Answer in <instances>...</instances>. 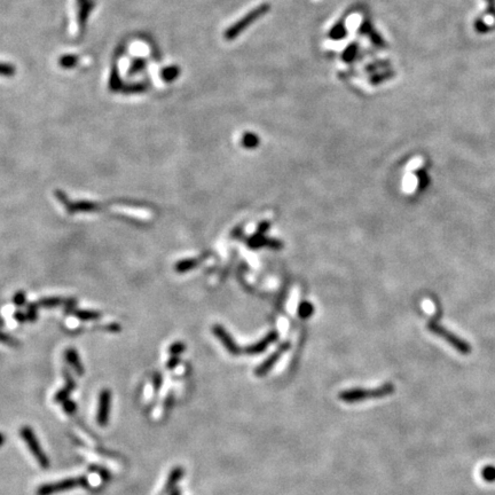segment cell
I'll use <instances>...</instances> for the list:
<instances>
[{
	"label": "cell",
	"instance_id": "17",
	"mask_svg": "<svg viewBox=\"0 0 495 495\" xmlns=\"http://www.w3.org/2000/svg\"><path fill=\"white\" fill-rule=\"evenodd\" d=\"M346 35H347V30L343 21L336 23V25L330 29L329 34H328L329 38L332 39V41H342V39L346 37Z\"/></svg>",
	"mask_w": 495,
	"mask_h": 495
},
{
	"label": "cell",
	"instance_id": "7",
	"mask_svg": "<svg viewBox=\"0 0 495 495\" xmlns=\"http://www.w3.org/2000/svg\"><path fill=\"white\" fill-rule=\"evenodd\" d=\"M289 348H290V343L289 342H284V343L281 344L278 350H276L275 352H273V353L269 355L267 359H265L264 361L256 368V370H255L256 376H258V377H263V376L267 375L269 371L272 370V368L275 366V363L279 361L281 355H282L283 353H286Z\"/></svg>",
	"mask_w": 495,
	"mask_h": 495
},
{
	"label": "cell",
	"instance_id": "24",
	"mask_svg": "<svg viewBox=\"0 0 495 495\" xmlns=\"http://www.w3.org/2000/svg\"><path fill=\"white\" fill-rule=\"evenodd\" d=\"M63 303H65V300L61 299L60 297H46V298L39 300L38 305L43 307L51 308V307H57L59 305H62Z\"/></svg>",
	"mask_w": 495,
	"mask_h": 495
},
{
	"label": "cell",
	"instance_id": "41",
	"mask_svg": "<svg viewBox=\"0 0 495 495\" xmlns=\"http://www.w3.org/2000/svg\"><path fill=\"white\" fill-rule=\"evenodd\" d=\"M14 319L20 323H25V322H27V320H28L26 313H23L21 311H17L14 313Z\"/></svg>",
	"mask_w": 495,
	"mask_h": 495
},
{
	"label": "cell",
	"instance_id": "23",
	"mask_svg": "<svg viewBox=\"0 0 495 495\" xmlns=\"http://www.w3.org/2000/svg\"><path fill=\"white\" fill-rule=\"evenodd\" d=\"M146 67H147V62H146L145 59H142V58L134 59L132 63H131L129 70H128V75L129 76H134V75H137L138 73H140V71L144 70Z\"/></svg>",
	"mask_w": 495,
	"mask_h": 495
},
{
	"label": "cell",
	"instance_id": "19",
	"mask_svg": "<svg viewBox=\"0 0 495 495\" xmlns=\"http://www.w3.org/2000/svg\"><path fill=\"white\" fill-rule=\"evenodd\" d=\"M73 314L75 316H77L79 320H83V321H93V320L100 319L102 314L98 311H87V310H75L73 311Z\"/></svg>",
	"mask_w": 495,
	"mask_h": 495
},
{
	"label": "cell",
	"instance_id": "15",
	"mask_svg": "<svg viewBox=\"0 0 495 495\" xmlns=\"http://www.w3.org/2000/svg\"><path fill=\"white\" fill-rule=\"evenodd\" d=\"M149 84L146 81L132 83V84H124L122 89V92L124 94H138L145 92L148 89Z\"/></svg>",
	"mask_w": 495,
	"mask_h": 495
},
{
	"label": "cell",
	"instance_id": "27",
	"mask_svg": "<svg viewBox=\"0 0 495 495\" xmlns=\"http://www.w3.org/2000/svg\"><path fill=\"white\" fill-rule=\"evenodd\" d=\"M73 391H74L73 387H70L68 385H65L61 390H59L57 392V394L54 395V401L58 402V403H62L63 401H66L67 399H69V395Z\"/></svg>",
	"mask_w": 495,
	"mask_h": 495
},
{
	"label": "cell",
	"instance_id": "14",
	"mask_svg": "<svg viewBox=\"0 0 495 495\" xmlns=\"http://www.w3.org/2000/svg\"><path fill=\"white\" fill-rule=\"evenodd\" d=\"M184 474H185V470L181 468V466H176V468H173L171 470V472L169 473L168 480L165 482V487H164L165 492H171L172 489L176 488L177 484L180 481V479L184 477Z\"/></svg>",
	"mask_w": 495,
	"mask_h": 495
},
{
	"label": "cell",
	"instance_id": "39",
	"mask_svg": "<svg viewBox=\"0 0 495 495\" xmlns=\"http://www.w3.org/2000/svg\"><path fill=\"white\" fill-rule=\"evenodd\" d=\"M162 383H163V377H162V374L161 373H155L153 376V385H154V390H155L156 392L161 389V386H162Z\"/></svg>",
	"mask_w": 495,
	"mask_h": 495
},
{
	"label": "cell",
	"instance_id": "44",
	"mask_svg": "<svg viewBox=\"0 0 495 495\" xmlns=\"http://www.w3.org/2000/svg\"><path fill=\"white\" fill-rule=\"evenodd\" d=\"M6 441V438H5V435H4L2 432H0V447H2L4 443H5Z\"/></svg>",
	"mask_w": 495,
	"mask_h": 495
},
{
	"label": "cell",
	"instance_id": "21",
	"mask_svg": "<svg viewBox=\"0 0 495 495\" xmlns=\"http://www.w3.org/2000/svg\"><path fill=\"white\" fill-rule=\"evenodd\" d=\"M259 145V137L252 132H247L242 137V146L248 149H255Z\"/></svg>",
	"mask_w": 495,
	"mask_h": 495
},
{
	"label": "cell",
	"instance_id": "3",
	"mask_svg": "<svg viewBox=\"0 0 495 495\" xmlns=\"http://www.w3.org/2000/svg\"><path fill=\"white\" fill-rule=\"evenodd\" d=\"M427 329H429L431 332H433L434 335H437L439 337L445 339L447 343H449L450 345H452L455 350L460 352V353L462 354L471 353L470 344L458 337V336L453 334L452 331L446 329L445 327H442L435 318H431L429 320V322H427Z\"/></svg>",
	"mask_w": 495,
	"mask_h": 495
},
{
	"label": "cell",
	"instance_id": "43",
	"mask_svg": "<svg viewBox=\"0 0 495 495\" xmlns=\"http://www.w3.org/2000/svg\"><path fill=\"white\" fill-rule=\"evenodd\" d=\"M170 495H181V490L179 488H178V487H176V488L171 490V493H170Z\"/></svg>",
	"mask_w": 495,
	"mask_h": 495
},
{
	"label": "cell",
	"instance_id": "12",
	"mask_svg": "<svg viewBox=\"0 0 495 495\" xmlns=\"http://www.w3.org/2000/svg\"><path fill=\"white\" fill-rule=\"evenodd\" d=\"M78 4V25L81 30H84L87 19L91 11L93 10L94 3L92 0H77Z\"/></svg>",
	"mask_w": 495,
	"mask_h": 495
},
{
	"label": "cell",
	"instance_id": "18",
	"mask_svg": "<svg viewBox=\"0 0 495 495\" xmlns=\"http://www.w3.org/2000/svg\"><path fill=\"white\" fill-rule=\"evenodd\" d=\"M180 75V68L178 66H170L161 70V78L165 83L176 81Z\"/></svg>",
	"mask_w": 495,
	"mask_h": 495
},
{
	"label": "cell",
	"instance_id": "13",
	"mask_svg": "<svg viewBox=\"0 0 495 495\" xmlns=\"http://www.w3.org/2000/svg\"><path fill=\"white\" fill-rule=\"evenodd\" d=\"M205 258H207V257L200 256V258H187V259H183V260L178 261V263L176 264V267H174V269H176L177 273L189 272V271H192V269L196 268L197 266H199L201 261H203Z\"/></svg>",
	"mask_w": 495,
	"mask_h": 495
},
{
	"label": "cell",
	"instance_id": "30",
	"mask_svg": "<svg viewBox=\"0 0 495 495\" xmlns=\"http://www.w3.org/2000/svg\"><path fill=\"white\" fill-rule=\"evenodd\" d=\"M368 37H369L370 42L373 43L376 47H379V49H384V47L386 46V43L384 42V39L377 33H376V31L374 29L371 30V33L369 35H368Z\"/></svg>",
	"mask_w": 495,
	"mask_h": 495
},
{
	"label": "cell",
	"instance_id": "32",
	"mask_svg": "<svg viewBox=\"0 0 495 495\" xmlns=\"http://www.w3.org/2000/svg\"><path fill=\"white\" fill-rule=\"evenodd\" d=\"M481 476L484 478V480L492 482L495 481V466L493 465H487L481 471Z\"/></svg>",
	"mask_w": 495,
	"mask_h": 495
},
{
	"label": "cell",
	"instance_id": "20",
	"mask_svg": "<svg viewBox=\"0 0 495 495\" xmlns=\"http://www.w3.org/2000/svg\"><path fill=\"white\" fill-rule=\"evenodd\" d=\"M358 51H359V45L356 43H352L348 45L345 50H344V52L342 54V59H343V61L344 62H347V63H350L352 61H354L355 60V58H356V55H358Z\"/></svg>",
	"mask_w": 495,
	"mask_h": 495
},
{
	"label": "cell",
	"instance_id": "28",
	"mask_svg": "<svg viewBox=\"0 0 495 495\" xmlns=\"http://www.w3.org/2000/svg\"><path fill=\"white\" fill-rule=\"evenodd\" d=\"M15 73H17V69H15V67L13 65H11V63L0 62V76L13 77Z\"/></svg>",
	"mask_w": 495,
	"mask_h": 495
},
{
	"label": "cell",
	"instance_id": "9",
	"mask_svg": "<svg viewBox=\"0 0 495 495\" xmlns=\"http://www.w3.org/2000/svg\"><path fill=\"white\" fill-rule=\"evenodd\" d=\"M247 243L251 249H259L260 247H265L266 245V247L274 249V250H280L283 245L281 241L275 239H268V237H265L264 234H258V233L249 237Z\"/></svg>",
	"mask_w": 495,
	"mask_h": 495
},
{
	"label": "cell",
	"instance_id": "11",
	"mask_svg": "<svg viewBox=\"0 0 495 495\" xmlns=\"http://www.w3.org/2000/svg\"><path fill=\"white\" fill-rule=\"evenodd\" d=\"M65 356H66L67 362H68L69 366L73 368L75 371H76V374L78 376L84 375V373H85L84 365H83L82 361H81V358H79V354H78V352L76 351V348H74V347L67 348L66 352H65Z\"/></svg>",
	"mask_w": 495,
	"mask_h": 495
},
{
	"label": "cell",
	"instance_id": "25",
	"mask_svg": "<svg viewBox=\"0 0 495 495\" xmlns=\"http://www.w3.org/2000/svg\"><path fill=\"white\" fill-rule=\"evenodd\" d=\"M314 312V306L310 302H302L298 306V315L302 319H308L313 315Z\"/></svg>",
	"mask_w": 495,
	"mask_h": 495
},
{
	"label": "cell",
	"instance_id": "38",
	"mask_svg": "<svg viewBox=\"0 0 495 495\" xmlns=\"http://www.w3.org/2000/svg\"><path fill=\"white\" fill-rule=\"evenodd\" d=\"M13 302L15 305H18V306H23L27 302L25 291H18L13 297Z\"/></svg>",
	"mask_w": 495,
	"mask_h": 495
},
{
	"label": "cell",
	"instance_id": "40",
	"mask_svg": "<svg viewBox=\"0 0 495 495\" xmlns=\"http://www.w3.org/2000/svg\"><path fill=\"white\" fill-rule=\"evenodd\" d=\"M179 362H180V358H179V355H171V358H170L168 360V362H166V367H168V369H174L178 365H179Z\"/></svg>",
	"mask_w": 495,
	"mask_h": 495
},
{
	"label": "cell",
	"instance_id": "29",
	"mask_svg": "<svg viewBox=\"0 0 495 495\" xmlns=\"http://www.w3.org/2000/svg\"><path fill=\"white\" fill-rule=\"evenodd\" d=\"M38 306H39L38 303H33V304H30L29 306H28V312L26 313L28 321L35 322L36 320H37V318H38Z\"/></svg>",
	"mask_w": 495,
	"mask_h": 495
},
{
	"label": "cell",
	"instance_id": "26",
	"mask_svg": "<svg viewBox=\"0 0 495 495\" xmlns=\"http://www.w3.org/2000/svg\"><path fill=\"white\" fill-rule=\"evenodd\" d=\"M392 76H393V73H392V71L376 73V74H373V76L370 77L369 82H370L371 85H378V84H381V83H383L384 81H387V79L392 78Z\"/></svg>",
	"mask_w": 495,
	"mask_h": 495
},
{
	"label": "cell",
	"instance_id": "5",
	"mask_svg": "<svg viewBox=\"0 0 495 495\" xmlns=\"http://www.w3.org/2000/svg\"><path fill=\"white\" fill-rule=\"evenodd\" d=\"M20 434H21L23 441L26 442V445L28 446V448H29L31 454L34 455L36 461L38 462V464L41 465L43 469L49 468L50 458L46 455V453L44 452L41 442L38 441V438L36 437L34 430L31 429L30 426H23L22 429L20 430Z\"/></svg>",
	"mask_w": 495,
	"mask_h": 495
},
{
	"label": "cell",
	"instance_id": "8",
	"mask_svg": "<svg viewBox=\"0 0 495 495\" xmlns=\"http://www.w3.org/2000/svg\"><path fill=\"white\" fill-rule=\"evenodd\" d=\"M212 331H213V334H215L216 337L219 339L221 343H223V345L229 352V353L233 354V355H239V354L242 353L243 352L242 348L237 345V344L235 343V340L233 339L232 336L228 334L227 330L225 329L223 326H220V324H216V326H213Z\"/></svg>",
	"mask_w": 495,
	"mask_h": 495
},
{
	"label": "cell",
	"instance_id": "2",
	"mask_svg": "<svg viewBox=\"0 0 495 495\" xmlns=\"http://www.w3.org/2000/svg\"><path fill=\"white\" fill-rule=\"evenodd\" d=\"M269 10H271V6L269 4H261V5L257 6L256 9H253L252 11L249 12L247 15L240 20V21L235 22L232 27H229L228 29L225 31L224 37L226 41H234L235 38L239 37V35H241L243 31L247 29L248 27H250L252 23H255L257 20H259L261 17H264L265 14H267Z\"/></svg>",
	"mask_w": 495,
	"mask_h": 495
},
{
	"label": "cell",
	"instance_id": "6",
	"mask_svg": "<svg viewBox=\"0 0 495 495\" xmlns=\"http://www.w3.org/2000/svg\"><path fill=\"white\" fill-rule=\"evenodd\" d=\"M112 391L104 389L99 394L98 410H97V422L100 426H107L109 423L110 410H112Z\"/></svg>",
	"mask_w": 495,
	"mask_h": 495
},
{
	"label": "cell",
	"instance_id": "4",
	"mask_svg": "<svg viewBox=\"0 0 495 495\" xmlns=\"http://www.w3.org/2000/svg\"><path fill=\"white\" fill-rule=\"evenodd\" d=\"M89 486V479L84 476L67 478L62 480L49 482V484H44L41 487H38L37 495H54L61 492H67V490L78 488V487H86Z\"/></svg>",
	"mask_w": 495,
	"mask_h": 495
},
{
	"label": "cell",
	"instance_id": "16",
	"mask_svg": "<svg viewBox=\"0 0 495 495\" xmlns=\"http://www.w3.org/2000/svg\"><path fill=\"white\" fill-rule=\"evenodd\" d=\"M123 84L121 76H120V71H118L117 67L114 66L112 69V73H110V78H109V90L113 91V92H118V91H122Z\"/></svg>",
	"mask_w": 495,
	"mask_h": 495
},
{
	"label": "cell",
	"instance_id": "34",
	"mask_svg": "<svg viewBox=\"0 0 495 495\" xmlns=\"http://www.w3.org/2000/svg\"><path fill=\"white\" fill-rule=\"evenodd\" d=\"M62 406H63V410H65L66 413L69 414V415L75 414V413H76V410H77L76 402L73 401V400H70V399H67L66 401H63L62 402Z\"/></svg>",
	"mask_w": 495,
	"mask_h": 495
},
{
	"label": "cell",
	"instance_id": "10",
	"mask_svg": "<svg viewBox=\"0 0 495 495\" xmlns=\"http://www.w3.org/2000/svg\"><path fill=\"white\" fill-rule=\"evenodd\" d=\"M279 338V334L276 331H271V332H268L267 336H265V337L263 339H260L259 342H257L255 344H252V345L250 346H248V347H245L244 348V352L245 353H248V354H250V355H253V354H260V353H263V352L266 350V348L271 345L272 343H274L278 340Z\"/></svg>",
	"mask_w": 495,
	"mask_h": 495
},
{
	"label": "cell",
	"instance_id": "42",
	"mask_svg": "<svg viewBox=\"0 0 495 495\" xmlns=\"http://www.w3.org/2000/svg\"><path fill=\"white\" fill-rule=\"evenodd\" d=\"M269 226H271V223H268V221H263V223H260L258 225V231H257V233H258V234H265V233L268 231Z\"/></svg>",
	"mask_w": 495,
	"mask_h": 495
},
{
	"label": "cell",
	"instance_id": "33",
	"mask_svg": "<svg viewBox=\"0 0 495 495\" xmlns=\"http://www.w3.org/2000/svg\"><path fill=\"white\" fill-rule=\"evenodd\" d=\"M186 345L183 342H176L169 347V353L171 355H179L185 352Z\"/></svg>",
	"mask_w": 495,
	"mask_h": 495
},
{
	"label": "cell",
	"instance_id": "22",
	"mask_svg": "<svg viewBox=\"0 0 495 495\" xmlns=\"http://www.w3.org/2000/svg\"><path fill=\"white\" fill-rule=\"evenodd\" d=\"M77 63H78V57L73 54L63 55V57L60 58V60H59V66L63 69L74 68V67L77 66Z\"/></svg>",
	"mask_w": 495,
	"mask_h": 495
},
{
	"label": "cell",
	"instance_id": "1",
	"mask_svg": "<svg viewBox=\"0 0 495 495\" xmlns=\"http://www.w3.org/2000/svg\"><path fill=\"white\" fill-rule=\"evenodd\" d=\"M395 387L392 383H385L377 389H361V387H355V389L345 390L339 393V399L344 402L354 403L360 402L363 400L368 399H378L384 398L387 395L392 394L394 392Z\"/></svg>",
	"mask_w": 495,
	"mask_h": 495
},
{
	"label": "cell",
	"instance_id": "35",
	"mask_svg": "<svg viewBox=\"0 0 495 495\" xmlns=\"http://www.w3.org/2000/svg\"><path fill=\"white\" fill-rule=\"evenodd\" d=\"M0 342L4 343V344H6V345L14 346V347H17V346L20 345V343L18 342L17 339L13 338V337H11V336H9V335L4 334V332H2V331H0Z\"/></svg>",
	"mask_w": 495,
	"mask_h": 495
},
{
	"label": "cell",
	"instance_id": "36",
	"mask_svg": "<svg viewBox=\"0 0 495 495\" xmlns=\"http://www.w3.org/2000/svg\"><path fill=\"white\" fill-rule=\"evenodd\" d=\"M387 61H379V62H375V63H371L370 66H368L366 70L368 71V73H371V74H376L377 73V70L379 69H383V68H385V67H387Z\"/></svg>",
	"mask_w": 495,
	"mask_h": 495
},
{
	"label": "cell",
	"instance_id": "31",
	"mask_svg": "<svg viewBox=\"0 0 495 495\" xmlns=\"http://www.w3.org/2000/svg\"><path fill=\"white\" fill-rule=\"evenodd\" d=\"M416 177L418 179V188L419 189H425L429 185V176H427L424 170H418L416 172Z\"/></svg>",
	"mask_w": 495,
	"mask_h": 495
},
{
	"label": "cell",
	"instance_id": "37",
	"mask_svg": "<svg viewBox=\"0 0 495 495\" xmlns=\"http://www.w3.org/2000/svg\"><path fill=\"white\" fill-rule=\"evenodd\" d=\"M373 29L374 28H373V26H371L369 20H365V21L361 23V26H360V28H359V34L368 36L371 33V30Z\"/></svg>",
	"mask_w": 495,
	"mask_h": 495
}]
</instances>
